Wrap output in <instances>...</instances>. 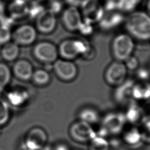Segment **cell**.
<instances>
[{"label":"cell","instance_id":"1","mask_svg":"<svg viewBox=\"0 0 150 150\" xmlns=\"http://www.w3.org/2000/svg\"><path fill=\"white\" fill-rule=\"evenodd\" d=\"M61 59L71 60L81 57L87 60L94 59L95 48L87 41L81 39L69 38L62 40L57 47Z\"/></svg>","mask_w":150,"mask_h":150},{"label":"cell","instance_id":"2","mask_svg":"<svg viewBox=\"0 0 150 150\" xmlns=\"http://www.w3.org/2000/svg\"><path fill=\"white\" fill-rule=\"evenodd\" d=\"M125 28L134 40H150V16L143 11H134L125 18Z\"/></svg>","mask_w":150,"mask_h":150},{"label":"cell","instance_id":"3","mask_svg":"<svg viewBox=\"0 0 150 150\" xmlns=\"http://www.w3.org/2000/svg\"><path fill=\"white\" fill-rule=\"evenodd\" d=\"M100 127L97 135L107 138L109 136L116 137L122 134L127 124L124 112L111 111L101 117Z\"/></svg>","mask_w":150,"mask_h":150},{"label":"cell","instance_id":"4","mask_svg":"<svg viewBox=\"0 0 150 150\" xmlns=\"http://www.w3.org/2000/svg\"><path fill=\"white\" fill-rule=\"evenodd\" d=\"M135 48V40L127 33L115 35L112 39L110 46L111 55L114 60L122 62L133 55Z\"/></svg>","mask_w":150,"mask_h":150},{"label":"cell","instance_id":"5","mask_svg":"<svg viewBox=\"0 0 150 150\" xmlns=\"http://www.w3.org/2000/svg\"><path fill=\"white\" fill-rule=\"evenodd\" d=\"M68 132L70 138L79 144L88 143L97 135L93 125L79 120L70 124Z\"/></svg>","mask_w":150,"mask_h":150},{"label":"cell","instance_id":"6","mask_svg":"<svg viewBox=\"0 0 150 150\" xmlns=\"http://www.w3.org/2000/svg\"><path fill=\"white\" fill-rule=\"evenodd\" d=\"M128 71L124 62L114 60L104 71V81L108 85L116 87L127 79Z\"/></svg>","mask_w":150,"mask_h":150},{"label":"cell","instance_id":"7","mask_svg":"<svg viewBox=\"0 0 150 150\" xmlns=\"http://www.w3.org/2000/svg\"><path fill=\"white\" fill-rule=\"evenodd\" d=\"M52 69L56 77L65 83L74 81L79 74L78 67L73 61L61 58L52 64Z\"/></svg>","mask_w":150,"mask_h":150},{"label":"cell","instance_id":"8","mask_svg":"<svg viewBox=\"0 0 150 150\" xmlns=\"http://www.w3.org/2000/svg\"><path fill=\"white\" fill-rule=\"evenodd\" d=\"M33 54L39 62L45 64H52L59 59L57 47L52 42L42 41L33 47Z\"/></svg>","mask_w":150,"mask_h":150},{"label":"cell","instance_id":"9","mask_svg":"<svg viewBox=\"0 0 150 150\" xmlns=\"http://www.w3.org/2000/svg\"><path fill=\"white\" fill-rule=\"evenodd\" d=\"M46 132L39 127L31 128L25 137L23 146L24 150H42L47 142Z\"/></svg>","mask_w":150,"mask_h":150},{"label":"cell","instance_id":"10","mask_svg":"<svg viewBox=\"0 0 150 150\" xmlns=\"http://www.w3.org/2000/svg\"><path fill=\"white\" fill-rule=\"evenodd\" d=\"M36 29L30 25H22L12 33L13 42L19 46H28L33 43L36 38Z\"/></svg>","mask_w":150,"mask_h":150},{"label":"cell","instance_id":"11","mask_svg":"<svg viewBox=\"0 0 150 150\" xmlns=\"http://www.w3.org/2000/svg\"><path fill=\"white\" fill-rule=\"evenodd\" d=\"M37 30L43 34H50L54 31L57 20L55 14L49 9H44L36 18Z\"/></svg>","mask_w":150,"mask_h":150},{"label":"cell","instance_id":"12","mask_svg":"<svg viewBox=\"0 0 150 150\" xmlns=\"http://www.w3.org/2000/svg\"><path fill=\"white\" fill-rule=\"evenodd\" d=\"M135 81L132 79H127L124 83L115 87L113 93V98L118 105L126 106L133 101L132 91Z\"/></svg>","mask_w":150,"mask_h":150},{"label":"cell","instance_id":"13","mask_svg":"<svg viewBox=\"0 0 150 150\" xmlns=\"http://www.w3.org/2000/svg\"><path fill=\"white\" fill-rule=\"evenodd\" d=\"M81 22V16L77 7L69 6L63 11L62 15V22L67 30L77 31Z\"/></svg>","mask_w":150,"mask_h":150},{"label":"cell","instance_id":"14","mask_svg":"<svg viewBox=\"0 0 150 150\" xmlns=\"http://www.w3.org/2000/svg\"><path fill=\"white\" fill-rule=\"evenodd\" d=\"M125 17L120 11L105 12L102 19L98 23L99 28L104 31H110L120 26L125 21Z\"/></svg>","mask_w":150,"mask_h":150},{"label":"cell","instance_id":"15","mask_svg":"<svg viewBox=\"0 0 150 150\" xmlns=\"http://www.w3.org/2000/svg\"><path fill=\"white\" fill-rule=\"evenodd\" d=\"M29 6L25 0H13L8 6L10 17L13 23L22 22L27 19H30L28 11Z\"/></svg>","mask_w":150,"mask_h":150},{"label":"cell","instance_id":"16","mask_svg":"<svg viewBox=\"0 0 150 150\" xmlns=\"http://www.w3.org/2000/svg\"><path fill=\"white\" fill-rule=\"evenodd\" d=\"M122 142L133 149L140 148L144 144L140 128L135 125L125 128L121 134Z\"/></svg>","mask_w":150,"mask_h":150},{"label":"cell","instance_id":"17","mask_svg":"<svg viewBox=\"0 0 150 150\" xmlns=\"http://www.w3.org/2000/svg\"><path fill=\"white\" fill-rule=\"evenodd\" d=\"M125 108L124 114L127 122L132 125L141 123L145 117V114L143 108L138 103L132 101L125 106Z\"/></svg>","mask_w":150,"mask_h":150},{"label":"cell","instance_id":"18","mask_svg":"<svg viewBox=\"0 0 150 150\" xmlns=\"http://www.w3.org/2000/svg\"><path fill=\"white\" fill-rule=\"evenodd\" d=\"M33 66L26 59H19L15 62L13 66V73L16 78L22 81H29L33 73Z\"/></svg>","mask_w":150,"mask_h":150},{"label":"cell","instance_id":"19","mask_svg":"<svg viewBox=\"0 0 150 150\" xmlns=\"http://www.w3.org/2000/svg\"><path fill=\"white\" fill-rule=\"evenodd\" d=\"M29 97L30 95L28 90L19 87L11 88L6 94L8 103L15 107L23 105L28 101Z\"/></svg>","mask_w":150,"mask_h":150},{"label":"cell","instance_id":"20","mask_svg":"<svg viewBox=\"0 0 150 150\" xmlns=\"http://www.w3.org/2000/svg\"><path fill=\"white\" fill-rule=\"evenodd\" d=\"M132 97L137 103L150 101V81L135 82L132 91Z\"/></svg>","mask_w":150,"mask_h":150},{"label":"cell","instance_id":"21","mask_svg":"<svg viewBox=\"0 0 150 150\" xmlns=\"http://www.w3.org/2000/svg\"><path fill=\"white\" fill-rule=\"evenodd\" d=\"M79 120L85 122L93 126L100 122L101 115L98 110L92 106H84L77 112Z\"/></svg>","mask_w":150,"mask_h":150},{"label":"cell","instance_id":"22","mask_svg":"<svg viewBox=\"0 0 150 150\" xmlns=\"http://www.w3.org/2000/svg\"><path fill=\"white\" fill-rule=\"evenodd\" d=\"M19 52V46L14 42H9L3 45L1 50V55L4 60L12 62L18 58Z\"/></svg>","mask_w":150,"mask_h":150},{"label":"cell","instance_id":"23","mask_svg":"<svg viewBox=\"0 0 150 150\" xmlns=\"http://www.w3.org/2000/svg\"><path fill=\"white\" fill-rule=\"evenodd\" d=\"M31 80L37 86H45L50 82L51 76L46 70L39 69L33 71Z\"/></svg>","mask_w":150,"mask_h":150},{"label":"cell","instance_id":"24","mask_svg":"<svg viewBox=\"0 0 150 150\" xmlns=\"http://www.w3.org/2000/svg\"><path fill=\"white\" fill-rule=\"evenodd\" d=\"M88 150H110L108 138L96 135L88 143Z\"/></svg>","mask_w":150,"mask_h":150},{"label":"cell","instance_id":"25","mask_svg":"<svg viewBox=\"0 0 150 150\" xmlns=\"http://www.w3.org/2000/svg\"><path fill=\"white\" fill-rule=\"evenodd\" d=\"M12 72L9 66L3 62H0V93L4 90L9 83Z\"/></svg>","mask_w":150,"mask_h":150},{"label":"cell","instance_id":"26","mask_svg":"<svg viewBox=\"0 0 150 150\" xmlns=\"http://www.w3.org/2000/svg\"><path fill=\"white\" fill-rule=\"evenodd\" d=\"M142 0H120L118 11L122 13H131L140 4Z\"/></svg>","mask_w":150,"mask_h":150},{"label":"cell","instance_id":"27","mask_svg":"<svg viewBox=\"0 0 150 150\" xmlns=\"http://www.w3.org/2000/svg\"><path fill=\"white\" fill-rule=\"evenodd\" d=\"M140 124L143 142L150 144V115L144 117Z\"/></svg>","mask_w":150,"mask_h":150},{"label":"cell","instance_id":"28","mask_svg":"<svg viewBox=\"0 0 150 150\" xmlns=\"http://www.w3.org/2000/svg\"><path fill=\"white\" fill-rule=\"evenodd\" d=\"M10 110L7 102L0 97V127L6 124L9 120Z\"/></svg>","mask_w":150,"mask_h":150},{"label":"cell","instance_id":"29","mask_svg":"<svg viewBox=\"0 0 150 150\" xmlns=\"http://www.w3.org/2000/svg\"><path fill=\"white\" fill-rule=\"evenodd\" d=\"M100 5L98 0H83L80 6L84 16L94 11Z\"/></svg>","mask_w":150,"mask_h":150},{"label":"cell","instance_id":"30","mask_svg":"<svg viewBox=\"0 0 150 150\" xmlns=\"http://www.w3.org/2000/svg\"><path fill=\"white\" fill-rule=\"evenodd\" d=\"M77 31L83 36H89L94 32L93 25L87 21L82 19Z\"/></svg>","mask_w":150,"mask_h":150},{"label":"cell","instance_id":"31","mask_svg":"<svg viewBox=\"0 0 150 150\" xmlns=\"http://www.w3.org/2000/svg\"><path fill=\"white\" fill-rule=\"evenodd\" d=\"M135 76L138 81H148L150 80V71L149 68L139 67L135 71Z\"/></svg>","mask_w":150,"mask_h":150},{"label":"cell","instance_id":"32","mask_svg":"<svg viewBox=\"0 0 150 150\" xmlns=\"http://www.w3.org/2000/svg\"><path fill=\"white\" fill-rule=\"evenodd\" d=\"M124 63L128 71H135L139 67V62L138 59L134 55L131 56L126 59Z\"/></svg>","mask_w":150,"mask_h":150},{"label":"cell","instance_id":"33","mask_svg":"<svg viewBox=\"0 0 150 150\" xmlns=\"http://www.w3.org/2000/svg\"><path fill=\"white\" fill-rule=\"evenodd\" d=\"M12 38V33L10 28L0 26V45H5L10 42Z\"/></svg>","mask_w":150,"mask_h":150},{"label":"cell","instance_id":"34","mask_svg":"<svg viewBox=\"0 0 150 150\" xmlns=\"http://www.w3.org/2000/svg\"><path fill=\"white\" fill-rule=\"evenodd\" d=\"M49 9L53 13L56 14L60 12L63 7V2L62 0H49Z\"/></svg>","mask_w":150,"mask_h":150},{"label":"cell","instance_id":"35","mask_svg":"<svg viewBox=\"0 0 150 150\" xmlns=\"http://www.w3.org/2000/svg\"><path fill=\"white\" fill-rule=\"evenodd\" d=\"M44 9V7L39 4L31 5V6L29 8L28 11L30 19L36 18Z\"/></svg>","mask_w":150,"mask_h":150},{"label":"cell","instance_id":"36","mask_svg":"<svg viewBox=\"0 0 150 150\" xmlns=\"http://www.w3.org/2000/svg\"><path fill=\"white\" fill-rule=\"evenodd\" d=\"M120 0H105L103 6L106 12H112L118 10Z\"/></svg>","mask_w":150,"mask_h":150},{"label":"cell","instance_id":"37","mask_svg":"<svg viewBox=\"0 0 150 150\" xmlns=\"http://www.w3.org/2000/svg\"><path fill=\"white\" fill-rule=\"evenodd\" d=\"M13 23V21L11 17L4 15L0 18V26L10 28Z\"/></svg>","mask_w":150,"mask_h":150},{"label":"cell","instance_id":"38","mask_svg":"<svg viewBox=\"0 0 150 150\" xmlns=\"http://www.w3.org/2000/svg\"><path fill=\"white\" fill-rule=\"evenodd\" d=\"M52 150H70L69 146L65 142H60L52 146Z\"/></svg>","mask_w":150,"mask_h":150},{"label":"cell","instance_id":"39","mask_svg":"<svg viewBox=\"0 0 150 150\" xmlns=\"http://www.w3.org/2000/svg\"><path fill=\"white\" fill-rule=\"evenodd\" d=\"M83 0H64V1L69 5V6L77 7L80 6Z\"/></svg>","mask_w":150,"mask_h":150},{"label":"cell","instance_id":"40","mask_svg":"<svg viewBox=\"0 0 150 150\" xmlns=\"http://www.w3.org/2000/svg\"><path fill=\"white\" fill-rule=\"evenodd\" d=\"M4 5L1 1H0V18L4 15Z\"/></svg>","mask_w":150,"mask_h":150},{"label":"cell","instance_id":"41","mask_svg":"<svg viewBox=\"0 0 150 150\" xmlns=\"http://www.w3.org/2000/svg\"><path fill=\"white\" fill-rule=\"evenodd\" d=\"M25 1H26L28 2H29L31 5H32V4H40V2L43 0H25Z\"/></svg>","mask_w":150,"mask_h":150},{"label":"cell","instance_id":"42","mask_svg":"<svg viewBox=\"0 0 150 150\" xmlns=\"http://www.w3.org/2000/svg\"><path fill=\"white\" fill-rule=\"evenodd\" d=\"M146 7L147 13L150 16V0H147Z\"/></svg>","mask_w":150,"mask_h":150},{"label":"cell","instance_id":"43","mask_svg":"<svg viewBox=\"0 0 150 150\" xmlns=\"http://www.w3.org/2000/svg\"><path fill=\"white\" fill-rule=\"evenodd\" d=\"M149 71H150V66H149Z\"/></svg>","mask_w":150,"mask_h":150},{"label":"cell","instance_id":"44","mask_svg":"<svg viewBox=\"0 0 150 150\" xmlns=\"http://www.w3.org/2000/svg\"><path fill=\"white\" fill-rule=\"evenodd\" d=\"M149 41H150V40H149Z\"/></svg>","mask_w":150,"mask_h":150}]
</instances>
